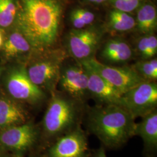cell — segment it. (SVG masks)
I'll list each match as a JSON object with an SVG mask.
<instances>
[{"label":"cell","mask_w":157,"mask_h":157,"mask_svg":"<svg viewBox=\"0 0 157 157\" xmlns=\"http://www.w3.org/2000/svg\"><path fill=\"white\" fill-rule=\"evenodd\" d=\"M62 14L58 0H21L13 26L35 51L49 50L58 37Z\"/></svg>","instance_id":"1"},{"label":"cell","mask_w":157,"mask_h":157,"mask_svg":"<svg viewBox=\"0 0 157 157\" xmlns=\"http://www.w3.org/2000/svg\"><path fill=\"white\" fill-rule=\"evenodd\" d=\"M88 132L105 148L118 149L135 136V119L118 104H97L86 113Z\"/></svg>","instance_id":"2"},{"label":"cell","mask_w":157,"mask_h":157,"mask_svg":"<svg viewBox=\"0 0 157 157\" xmlns=\"http://www.w3.org/2000/svg\"><path fill=\"white\" fill-rule=\"evenodd\" d=\"M42 120V135L52 141L81 125L84 118V104L62 93L51 94Z\"/></svg>","instance_id":"3"},{"label":"cell","mask_w":157,"mask_h":157,"mask_svg":"<svg viewBox=\"0 0 157 157\" xmlns=\"http://www.w3.org/2000/svg\"><path fill=\"white\" fill-rule=\"evenodd\" d=\"M64 58L61 50L35 51L23 64L34 84L52 94L58 83Z\"/></svg>","instance_id":"4"},{"label":"cell","mask_w":157,"mask_h":157,"mask_svg":"<svg viewBox=\"0 0 157 157\" xmlns=\"http://www.w3.org/2000/svg\"><path fill=\"white\" fill-rule=\"evenodd\" d=\"M2 78L8 95L19 102L36 105L46 98L45 91L29 78L23 63L6 67Z\"/></svg>","instance_id":"5"},{"label":"cell","mask_w":157,"mask_h":157,"mask_svg":"<svg viewBox=\"0 0 157 157\" xmlns=\"http://www.w3.org/2000/svg\"><path fill=\"white\" fill-rule=\"evenodd\" d=\"M80 64L100 75L122 95L145 82L133 67L108 65L94 58L80 62Z\"/></svg>","instance_id":"6"},{"label":"cell","mask_w":157,"mask_h":157,"mask_svg":"<svg viewBox=\"0 0 157 157\" xmlns=\"http://www.w3.org/2000/svg\"><path fill=\"white\" fill-rule=\"evenodd\" d=\"M120 105L136 118L144 117L156 109L157 84L143 82L122 95Z\"/></svg>","instance_id":"7"},{"label":"cell","mask_w":157,"mask_h":157,"mask_svg":"<svg viewBox=\"0 0 157 157\" xmlns=\"http://www.w3.org/2000/svg\"><path fill=\"white\" fill-rule=\"evenodd\" d=\"M102 36V30L95 26H90L81 29H72L67 36V51L80 63L94 58Z\"/></svg>","instance_id":"8"},{"label":"cell","mask_w":157,"mask_h":157,"mask_svg":"<svg viewBox=\"0 0 157 157\" xmlns=\"http://www.w3.org/2000/svg\"><path fill=\"white\" fill-rule=\"evenodd\" d=\"M40 130L27 122L0 131V150L23 153L32 148L39 139Z\"/></svg>","instance_id":"9"},{"label":"cell","mask_w":157,"mask_h":157,"mask_svg":"<svg viewBox=\"0 0 157 157\" xmlns=\"http://www.w3.org/2000/svg\"><path fill=\"white\" fill-rule=\"evenodd\" d=\"M87 135L81 125L54 141L45 157H90Z\"/></svg>","instance_id":"10"},{"label":"cell","mask_w":157,"mask_h":157,"mask_svg":"<svg viewBox=\"0 0 157 157\" xmlns=\"http://www.w3.org/2000/svg\"><path fill=\"white\" fill-rule=\"evenodd\" d=\"M58 85L62 93L80 104L89 97L88 77L80 65H67L61 67Z\"/></svg>","instance_id":"11"},{"label":"cell","mask_w":157,"mask_h":157,"mask_svg":"<svg viewBox=\"0 0 157 157\" xmlns=\"http://www.w3.org/2000/svg\"><path fill=\"white\" fill-rule=\"evenodd\" d=\"M0 50L2 59L5 62L19 61L24 63L35 52L28 40L14 26L9 29Z\"/></svg>","instance_id":"12"},{"label":"cell","mask_w":157,"mask_h":157,"mask_svg":"<svg viewBox=\"0 0 157 157\" xmlns=\"http://www.w3.org/2000/svg\"><path fill=\"white\" fill-rule=\"evenodd\" d=\"M82 66L86 69L88 77L89 97L95 100L97 104L120 105L122 95L118 90L102 78L100 75L89 67Z\"/></svg>","instance_id":"13"},{"label":"cell","mask_w":157,"mask_h":157,"mask_svg":"<svg viewBox=\"0 0 157 157\" xmlns=\"http://www.w3.org/2000/svg\"><path fill=\"white\" fill-rule=\"evenodd\" d=\"M135 126V136H139L143 141L145 157H156L157 154V109L142 117Z\"/></svg>","instance_id":"14"},{"label":"cell","mask_w":157,"mask_h":157,"mask_svg":"<svg viewBox=\"0 0 157 157\" xmlns=\"http://www.w3.org/2000/svg\"><path fill=\"white\" fill-rule=\"evenodd\" d=\"M28 113L21 102L9 95H0V131L28 122Z\"/></svg>","instance_id":"15"},{"label":"cell","mask_w":157,"mask_h":157,"mask_svg":"<svg viewBox=\"0 0 157 157\" xmlns=\"http://www.w3.org/2000/svg\"><path fill=\"white\" fill-rule=\"evenodd\" d=\"M133 55V50L129 43L118 38L108 40L101 51L102 58L106 62L113 63L129 62Z\"/></svg>","instance_id":"16"},{"label":"cell","mask_w":157,"mask_h":157,"mask_svg":"<svg viewBox=\"0 0 157 157\" xmlns=\"http://www.w3.org/2000/svg\"><path fill=\"white\" fill-rule=\"evenodd\" d=\"M135 19L136 28L140 33L154 34L157 28V11L151 2H144L137 9Z\"/></svg>","instance_id":"17"},{"label":"cell","mask_w":157,"mask_h":157,"mask_svg":"<svg viewBox=\"0 0 157 157\" xmlns=\"http://www.w3.org/2000/svg\"><path fill=\"white\" fill-rule=\"evenodd\" d=\"M136 19L130 13L113 9L107 18V29L114 33H124L136 28Z\"/></svg>","instance_id":"18"},{"label":"cell","mask_w":157,"mask_h":157,"mask_svg":"<svg viewBox=\"0 0 157 157\" xmlns=\"http://www.w3.org/2000/svg\"><path fill=\"white\" fill-rule=\"evenodd\" d=\"M19 6L18 0H0V28L5 30L13 27Z\"/></svg>","instance_id":"19"},{"label":"cell","mask_w":157,"mask_h":157,"mask_svg":"<svg viewBox=\"0 0 157 157\" xmlns=\"http://www.w3.org/2000/svg\"><path fill=\"white\" fill-rule=\"evenodd\" d=\"M136 51L141 60L154 58L157 54V38L154 34H144L137 41Z\"/></svg>","instance_id":"20"},{"label":"cell","mask_w":157,"mask_h":157,"mask_svg":"<svg viewBox=\"0 0 157 157\" xmlns=\"http://www.w3.org/2000/svg\"><path fill=\"white\" fill-rule=\"evenodd\" d=\"M95 16L93 12L84 8H76L72 11L69 19L73 29H81L90 26L94 22Z\"/></svg>","instance_id":"21"},{"label":"cell","mask_w":157,"mask_h":157,"mask_svg":"<svg viewBox=\"0 0 157 157\" xmlns=\"http://www.w3.org/2000/svg\"><path fill=\"white\" fill-rule=\"evenodd\" d=\"M141 78L146 82H155L157 79V59L140 60L132 67Z\"/></svg>","instance_id":"22"},{"label":"cell","mask_w":157,"mask_h":157,"mask_svg":"<svg viewBox=\"0 0 157 157\" xmlns=\"http://www.w3.org/2000/svg\"><path fill=\"white\" fill-rule=\"evenodd\" d=\"M113 9L127 13L137 10L145 0H109Z\"/></svg>","instance_id":"23"},{"label":"cell","mask_w":157,"mask_h":157,"mask_svg":"<svg viewBox=\"0 0 157 157\" xmlns=\"http://www.w3.org/2000/svg\"><path fill=\"white\" fill-rule=\"evenodd\" d=\"M90 157H107L105 151V148L101 146L98 148L91 152Z\"/></svg>","instance_id":"24"},{"label":"cell","mask_w":157,"mask_h":157,"mask_svg":"<svg viewBox=\"0 0 157 157\" xmlns=\"http://www.w3.org/2000/svg\"><path fill=\"white\" fill-rule=\"evenodd\" d=\"M6 34L4 29L0 28V50L2 47L6 38Z\"/></svg>","instance_id":"25"},{"label":"cell","mask_w":157,"mask_h":157,"mask_svg":"<svg viewBox=\"0 0 157 157\" xmlns=\"http://www.w3.org/2000/svg\"><path fill=\"white\" fill-rule=\"evenodd\" d=\"M5 69H6V67L4 65H2V64H0V85H1V78H2Z\"/></svg>","instance_id":"26"},{"label":"cell","mask_w":157,"mask_h":157,"mask_svg":"<svg viewBox=\"0 0 157 157\" xmlns=\"http://www.w3.org/2000/svg\"><path fill=\"white\" fill-rule=\"evenodd\" d=\"M108 1H109V0H95L94 4H102V3H104V2H107Z\"/></svg>","instance_id":"27"},{"label":"cell","mask_w":157,"mask_h":157,"mask_svg":"<svg viewBox=\"0 0 157 157\" xmlns=\"http://www.w3.org/2000/svg\"><path fill=\"white\" fill-rule=\"evenodd\" d=\"M89 2H91V3H95V0H87Z\"/></svg>","instance_id":"28"},{"label":"cell","mask_w":157,"mask_h":157,"mask_svg":"<svg viewBox=\"0 0 157 157\" xmlns=\"http://www.w3.org/2000/svg\"><path fill=\"white\" fill-rule=\"evenodd\" d=\"M34 157V156H32V157Z\"/></svg>","instance_id":"29"}]
</instances>
